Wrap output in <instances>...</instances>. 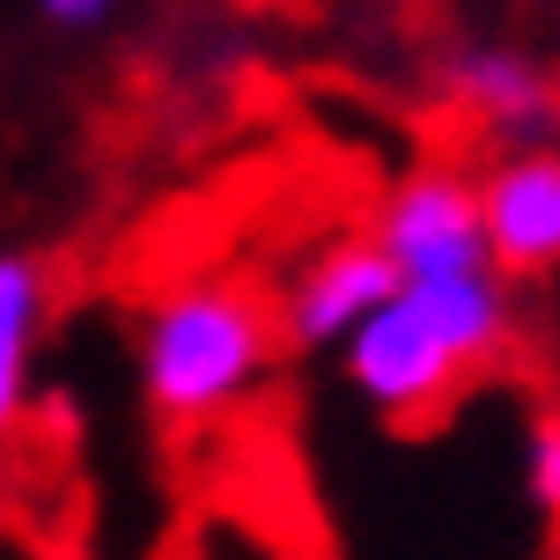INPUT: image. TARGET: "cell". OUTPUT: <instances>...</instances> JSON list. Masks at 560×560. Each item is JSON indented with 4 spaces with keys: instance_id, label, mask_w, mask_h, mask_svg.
I'll use <instances>...</instances> for the list:
<instances>
[{
    "instance_id": "8992f818",
    "label": "cell",
    "mask_w": 560,
    "mask_h": 560,
    "mask_svg": "<svg viewBox=\"0 0 560 560\" xmlns=\"http://www.w3.org/2000/svg\"><path fill=\"white\" fill-rule=\"evenodd\" d=\"M479 177V222L487 258L502 280H546L560 273V140L502 148Z\"/></svg>"
},
{
    "instance_id": "5b68a950",
    "label": "cell",
    "mask_w": 560,
    "mask_h": 560,
    "mask_svg": "<svg viewBox=\"0 0 560 560\" xmlns=\"http://www.w3.org/2000/svg\"><path fill=\"white\" fill-rule=\"evenodd\" d=\"M398 288H406V280H398V266L384 258V244H376L369 229L332 236V244H317V252L295 266V280L280 288V339L303 347V354H325V347L339 354Z\"/></svg>"
},
{
    "instance_id": "ba28073f",
    "label": "cell",
    "mask_w": 560,
    "mask_h": 560,
    "mask_svg": "<svg viewBox=\"0 0 560 560\" xmlns=\"http://www.w3.org/2000/svg\"><path fill=\"white\" fill-rule=\"evenodd\" d=\"M52 317V280L45 258L0 252V435L23 420L30 406V362H37V332Z\"/></svg>"
},
{
    "instance_id": "3957f363",
    "label": "cell",
    "mask_w": 560,
    "mask_h": 560,
    "mask_svg": "<svg viewBox=\"0 0 560 560\" xmlns=\"http://www.w3.org/2000/svg\"><path fill=\"white\" fill-rule=\"evenodd\" d=\"M339 376H347V392L362 398L369 413H384V420H428L472 384L465 362L435 339V325L406 303V288L339 347Z\"/></svg>"
},
{
    "instance_id": "7a4b0ae2",
    "label": "cell",
    "mask_w": 560,
    "mask_h": 560,
    "mask_svg": "<svg viewBox=\"0 0 560 560\" xmlns=\"http://www.w3.org/2000/svg\"><path fill=\"white\" fill-rule=\"evenodd\" d=\"M369 236L384 244L398 280H450L487 273V222H479V177L457 163H413L406 177L384 185Z\"/></svg>"
},
{
    "instance_id": "9c48e42d",
    "label": "cell",
    "mask_w": 560,
    "mask_h": 560,
    "mask_svg": "<svg viewBox=\"0 0 560 560\" xmlns=\"http://www.w3.org/2000/svg\"><path fill=\"white\" fill-rule=\"evenodd\" d=\"M524 494L546 524H560V406L532 413L524 428Z\"/></svg>"
},
{
    "instance_id": "6da1fadb",
    "label": "cell",
    "mask_w": 560,
    "mask_h": 560,
    "mask_svg": "<svg viewBox=\"0 0 560 560\" xmlns=\"http://www.w3.org/2000/svg\"><path fill=\"white\" fill-rule=\"evenodd\" d=\"M280 354V303L258 280L192 273L140 310L133 369L163 428H214L266 384Z\"/></svg>"
},
{
    "instance_id": "52a82bcc",
    "label": "cell",
    "mask_w": 560,
    "mask_h": 560,
    "mask_svg": "<svg viewBox=\"0 0 560 560\" xmlns=\"http://www.w3.org/2000/svg\"><path fill=\"white\" fill-rule=\"evenodd\" d=\"M406 303L435 325V339L465 362V376H479L509 354L516 303H509V280L494 266L487 273H450V280H406Z\"/></svg>"
},
{
    "instance_id": "30bf717a",
    "label": "cell",
    "mask_w": 560,
    "mask_h": 560,
    "mask_svg": "<svg viewBox=\"0 0 560 560\" xmlns=\"http://www.w3.org/2000/svg\"><path fill=\"white\" fill-rule=\"evenodd\" d=\"M37 8H45L59 30H89V23H104L118 0H37Z\"/></svg>"
},
{
    "instance_id": "277c9868",
    "label": "cell",
    "mask_w": 560,
    "mask_h": 560,
    "mask_svg": "<svg viewBox=\"0 0 560 560\" xmlns=\"http://www.w3.org/2000/svg\"><path fill=\"white\" fill-rule=\"evenodd\" d=\"M443 104L457 118H472L494 148H538L560 140V74L524 45L502 37H472V45H450L443 67Z\"/></svg>"
}]
</instances>
